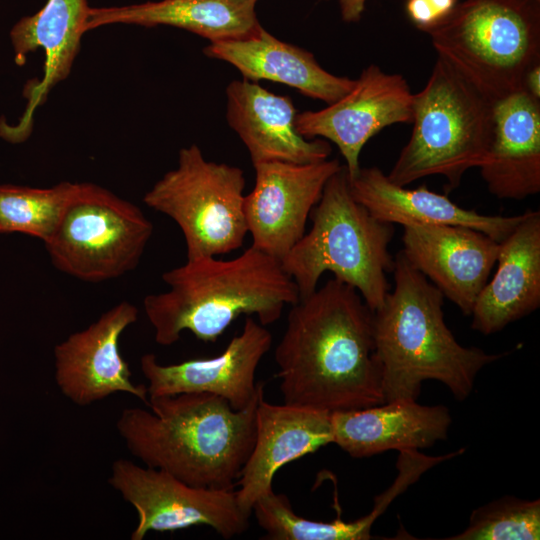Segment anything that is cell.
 <instances>
[{
	"mask_svg": "<svg viewBox=\"0 0 540 540\" xmlns=\"http://www.w3.org/2000/svg\"><path fill=\"white\" fill-rule=\"evenodd\" d=\"M274 357L285 404L332 413L385 403L373 312L336 278L292 305Z\"/></svg>",
	"mask_w": 540,
	"mask_h": 540,
	"instance_id": "6da1fadb",
	"label": "cell"
},
{
	"mask_svg": "<svg viewBox=\"0 0 540 540\" xmlns=\"http://www.w3.org/2000/svg\"><path fill=\"white\" fill-rule=\"evenodd\" d=\"M264 388L242 409L210 393L149 397L116 421L131 455L145 466L211 489H234L255 442L256 408Z\"/></svg>",
	"mask_w": 540,
	"mask_h": 540,
	"instance_id": "7a4b0ae2",
	"label": "cell"
},
{
	"mask_svg": "<svg viewBox=\"0 0 540 540\" xmlns=\"http://www.w3.org/2000/svg\"><path fill=\"white\" fill-rule=\"evenodd\" d=\"M394 289L373 312V335L385 402L416 400L425 380L443 383L458 401L480 370L505 353L464 347L444 321L442 292L405 258H394Z\"/></svg>",
	"mask_w": 540,
	"mask_h": 540,
	"instance_id": "3957f363",
	"label": "cell"
},
{
	"mask_svg": "<svg viewBox=\"0 0 540 540\" xmlns=\"http://www.w3.org/2000/svg\"><path fill=\"white\" fill-rule=\"evenodd\" d=\"M169 290L144 298L146 317L161 346L175 344L190 331L205 343L217 339L240 315H256L266 326L280 319L286 305L299 300L295 282L281 261L250 246L222 260L200 257L163 273Z\"/></svg>",
	"mask_w": 540,
	"mask_h": 540,
	"instance_id": "277c9868",
	"label": "cell"
},
{
	"mask_svg": "<svg viewBox=\"0 0 540 540\" xmlns=\"http://www.w3.org/2000/svg\"><path fill=\"white\" fill-rule=\"evenodd\" d=\"M310 218V231L281 260L299 299L313 293L323 273L331 272L354 287L372 312L379 309L390 288L387 273L394 268L388 250L394 228L354 199L345 166L329 178Z\"/></svg>",
	"mask_w": 540,
	"mask_h": 540,
	"instance_id": "5b68a950",
	"label": "cell"
},
{
	"mask_svg": "<svg viewBox=\"0 0 540 540\" xmlns=\"http://www.w3.org/2000/svg\"><path fill=\"white\" fill-rule=\"evenodd\" d=\"M494 102L437 58L425 87L413 94V129L387 174L399 186L432 175L456 188L464 173L480 167L494 128Z\"/></svg>",
	"mask_w": 540,
	"mask_h": 540,
	"instance_id": "8992f818",
	"label": "cell"
},
{
	"mask_svg": "<svg viewBox=\"0 0 540 540\" xmlns=\"http://www.w3.org/2000/svg\"><path fill=\"white\" fill-rule=\"evenodd\" d=\"M440 59L497 101L540 63V0H464L426 32Z\"/></svg>",
	"mask_w": 540,
	"mask_h": 540,
	"instance_id": "52a82bcc",
	"label": "cell"
},
{
	"mask_svg": "<svg viewBox=\"0 0 540 540\" xmlns=\"http://www.w3.org/2000/svg\"><path fill=\"white\" fill-rule=\"evenodd\" d=\"M152 233L151 221L135 204L83 182L74 183L62 217L44 245L61 272L102 282L134 270Z\"/></svg>",
	"mask_w": 540,
	"mask_h": 540,
	"instance_id": "ba28073f",
	"label": "cell"
},
{
	"mask_svg": "<svg viewBox=\"0 0 540 540\" xmlns=\"http://www.w3.org/2000/svg\"><path fill=\"white\" fill-rule=\"evenodd\" d=\"M244 187L239 167L208 161L192 144L180 149L177 167L165 173L143 201L179 226L187 260L217 257L239 249L248 233Z\"/></svg>",
	"mask_w": 540,
	"mask_h": 540,
	"instance_id": "9c48e42d",
	"label": "cell"
},
{
	"mask_svg": "<svg viewBox=\"0 0 540 540\" xmlns=\"http://www.w3.org/2000/svg\"><path fill=\"white\" fill-rule=\"evenodd\" d=\"M108 483L137 513L131 540L150 531L166 532L206 525L230 539L249 528V516L239 507L235 489L189 485L172 474L140 466L128 459L111 465Z\"/></svg>",
	"mask_w": 540,
	"mask_h": 540,
	"instance_id": "30bf717a",
	"label": "cell"
},
{
	"mask_svg": "<svg viewBox=\"0 0 540 540\" xmlns=\"http://www.w3.org/2000/svg\"><path fill=\"white\" fill-rule=\"evenodd\" d=\"M412 105L413 93L405 78L372 64L336 102L318 111L297 113L295 126L307 139L333 142L352 179L361 168L360 153L368 140L390 125L412 123Z\"/></svg>",
	"mask_w": 540,
	"mask_h": 540,
	"instance_id": "8fae6325",
	"label": "cell"
},
{
	"mask_svg": "<svg viewBox=\"0 0 540 540\" xmlns=\"http://www.w3.org/2000/svg\"><path fill=\"white\" fill-rule=\"evenodd\" d=\"M253 167L255 186L244 201L251 246L281 261L305 234L327 181L342 165L326 159L308 164L271 161Z\"/></svg>",
	"mask_w": 540,
	"mask_h": 540,
	"instance_id": "7c38bea8",
	"label": "cell"
},
{
	"mask_svg": "<svg viewBox=\"0 0 540 540\" xmlns=\"http://www.w3.org/2000/svg\"><path fill=\"white\" fill-rule=\"evenodd\" d=\"M137 318V307L122 301L54 347L55 382L67 399L88 406L122 392L148 405L147 386L131 380L119 348L122 333Z\"/></svg>",
	"mask_w": 540,
	"mask_h": 540,
	"instance_id": "4fadbf2b",
	"label": "cell"
},
{
	"mask_svg": "<svg viewBox=\"0 0 540 540\" xmlns=\"http://www.w3.org/2000/svg\"><path fill=\"white\" fill-rule=\"evenodd\" d=\"M271 345L269 330L248 317L242 332L216 357L161 364L155 354L146 353L140 358V369L148 383V397L210 393L242 410L265 386L255 381V375Z\"/></svg>",
	"mask_w": 540,
	"mask_h": 540,
	"instance_id": "5bb4252c",
	"label": "cell"
},
{
	"mask_svg": "<svg viewBox=\"0 0 540 540\" xmlns=\"http://www.w3.org/2000/svg\"><path fill=\"white\" fill-rule=\"evenodd\" d=\"M403 229L401 251L408 262L470 315L496 264L500 243L464 226L410 224Z\"/></svg>",
	"mask_w": 540,
	"mask_h": 540,
	"instance_id": "9a60e30c",
	"label": "cell"
},
{
	"mask_svg": "<svg viewBox=\"0 0 540 540\" xmlns=\"http://www.w3.org/2000/svg\"><path fill=\"white\" fill-rule=\"evenodd\" d=\"M333 443L331 413L260 397L252 451L236 482L240 509L250 517L255 502L273 490L274 475L284 465Z\"/></svg>",
	"mask_w": 540,
	"mask_h": 540,
	"instance_id": "2e32d148",
	"label": "cell"
},
{
	"mask_svg": "<svg viewBox=\"0 0 540 540\" xmlns=\"http://www.w3.org/2000/svg\"><path fill=\"white\" fill-rule=\"evenodd\" d=\"M226 95L228 124L247 147L253 165L271 161L308 164L331 154L328 141L307 139L297 131V111L290 97L246 79L229 83Z\"/></svg>",
	"mask_w": 540,
	"mask_h": 540,
	"instance_id": "e0dca14e",
	"label": "cell"
},
{
	"mask_svg": "<svg viewBox=\"0 0 540 540\" xmlns=\"http://www.w3.org/2000/svg\"><path fill=\"white\" fill-rule=\"evenodd\" d=\"M451 422L447 407L421 405L416 400L331 413L333 443L354 458L427 448L447 438Z\"/></svg>",
	"mask_w": 540,
	"mask_h": 540,
	"instance_id": "ac0fdd59",
	"label": "cell"
},
{
	"mask_svg": "<svg viewBox=\"0 0 540 540\" xmlns=\"http://www.w3.org/2000/svg\"><path fill=\"white\" fill-rule=\"evenodd\" d=\"M494 128L479 167L488 191L522 200L540 192V100L524 89L494 102Z\"/></svg>",
	"mask_w": 540,
	"mask_h": 540,
	"instance_id": "d6986e66",
	"label": "cell"
},
{
	"mask_svg": "<svg viewBox=\"0 0 540 540\" xmlns=\"http://www.w3.org/2000/svg\"><path fill=\"white\" fill-rule=\"evenodd\" d=\"M497 269L471 311V327L490 335L540 306V212L528 210L500 242Z\"/></svg>",
	"mask_w": 540,
	"mask_h": 540,
	"instance_id": "ffe728a7",
	"label": "cell"
},
{
	"mask_svg": "<svg viewBox=\"0 0 540 540\" xmlns=\"http://www.w3.org/2000/svg\"><path fill=\"white\" fill-rule=\"evenodd\" d=\"M354 199L376 219L390 223L455 225L469 227L502 242L523 220L525 212L515 216L483 215L452 202L425 185L416 189L399 186L378 167L360 168L349 179Z\"/></svg>",
	"mask_w": 540,
	"mask_h": 540,
	"instance_id": "44dd1931",
	"label": "cell"
},
{
	"mask_svg": "<svg viewBox=\"0 0 540 540\" xmlns=\"http://www.w3.org/2000/svg\"><path fill=\"white\" fill-rule=\"evenodd\" d=\"M203 51L233 65L246 80L278 82L327 104L355 84L353 79L329 73L311 52L275 38L261 26L243 38L211 42Z\"/></svg>",
	"mask_w": 540,
	"mask_h": 540,
	"instance_id": "7402d4cb",
	"label": "cell"
},
{
	"mask_svg": "<svg viewBox=\"0 0 540 540\" xmlns=\"http://www.w3.org/2000/svg\"><path fill=\"white\" fill-rule=\"evenodd\" d=\"M253 0H160L89 10L86 31L124 23L144 27L181 28L211 42L239 39L256 31L259 24Z\"/></svg>",
	"mask_w": 540,
	"mask_h": 540,
	"instance_id": "603a6c76",
	"label": "cell"
},
{
	"mask_svg": "<svg viewBox=\"0 0 540 540\" xmlns=\"http://www.w3.org/2000/svg\"><path fill=\"white\" fill-rule=\"evenodd\" d=\"M89 10L87 0H47L41 10L22 18L11 30L18 64L37 49H43L45 57L42 79L27 91L26 123L50 90L69 75L87 32Z\"/></svg>",
	"mask_w": 540,
	"mask_h": 540,
	"instance_id": "cb8c5ba5",
	"label": "cell"
},
{
	"mask_svg": "<svg viewBox=\"0 0 540 540\" xmlns=\"http://www.w3.org/2000/svg\"><path fill=\"white\" fill-rule=\"evenodd\" d=\"M252 513L270 540H367L378 518L370 512L347 522L338 513L331 522L313 521L297 515L288 497L273 490L255 502Z\"/></svg>",
	"mask_w": 540,
	"mask_h": 540,
	"instance_id": "d4e9b609",
	"label": "cell"
},
{
	"mask_svg": "<svg viewBox=\"0 0 540 540\" xmlns=\"http://www.w3.org/2000/svg\"><path fill=\"white\" fill-rule=\"evenodd\" d=\"M74 183L49 188L0 186V232H19L47 241L56 229Z\"/></svg>",
	"mask_w": 540,
	"mask_h": 540,
	"instance_id": "484cf974",
	"label": "cell"
},
{
	"mask_svg": "<svg viewBox=\"0 0 540 540\" xmlns=\"http://www.w3.org/2000/svg\"><path fill=\"white\" fill-rule=\"evenodd\" d=\"M540 538V501L504 496L475 509L468 527L449 540H535Z\"/></svg>",
	"mask_w": 540,
	"mask_h": 540,
	"instance_id": "4316f807",
	"label": "cell"
},
{
	"mask_svg": "<svg viewBox=\"0 0 540 540\" xmlns=\"http://www.w3.org/2000/svg\"><path fill=\"white\" fill-rule=\"evenodd\" d=\"M457 3V0H407L406 11L415 26L427 32L442 22Z\"/></svg>",
	"mask_w": 540,
	"mask_h": 540,
	"instance_id": "83f0119b",
	"label": "cell"
},
{
	"mask_svg": "<svg viewBox=\"0 0 540 540\" xmlns=\"http://www.w3.org/2000/svg\"><path fill=\"white\" fill-rule=\"evenodd\" d=\"M338 2L343 21L357 22L361 19L366 0H338Z\"/></svg>",
	"mask_w": 540,
	"mask_h": 540,
	"instance_id": "f1b7e54d",
	"label": "cell"
},
{
	"mask_svg": "<svg viewBox=\"0 0 540 540\" xmlns=\"http://www.w3.org/2000/svg\"><path fill=\"white\" fill-rule=\"evenodd\" d=\"M523 89L535 99L540 100V63L531 67L525 74Z\"/></svg>",
	"mask_w": 540,
	"mask_h": 540,
	"instance_id": "f546056e",
	"label": "cell"
},
{
	"mask_svg": "<svg viewBox=\"0 0 540 540\" xmlns=\"http://www.w3.org/2000/svg\"><path fill=\"white\" fill-rule=\"evenodd\" d=\"M253 1H257V0H253Z\"/></svg>",
	"mask_w": 540,
	"mask_h": 540,
	"instance_id": "4dcf8cb0",
	"label": "cell"
}]
</instances>
